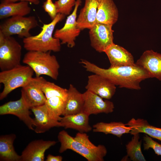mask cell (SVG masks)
Instances as JSON below:
<instances>
[{
  "label": "cell",
  "mask_w": 161,
  "mask_h": 161,
  "mask_svg": "<svg viewBox=\"0 0 161 161\" xmlns=\"http://www.w3.org/2000/svg\"><path fill=\"white\" fill-rule=\"evenodd\" d=\"M80 63L87 71L102 76L120 88L140 89V82L150 78L146 71L136 63L129 66H110L108 69L100 67L83 59L81 60Z\"/></svg>",
  "instance_id": "6da1fadb"
},
{
  "label": "cell",
  "mask_w": 161,
  "mask_h": 161,
  "mask_svg": "<svg viewBox=\"0 0 161 161\" xmlns=\"http://www.w3.org/2000/svg\"><path fill=\"white\" fill-rule=\"evenodd\" d=\"M86 133L78 132L75 137L70 136L64 130L58 133V138L61 146L59 150L61 153L67 149L72 150L86 158L88 161H103L107 153L105 146H96L89 139Z\"/></svg>",
  "instance_id": "7a4b0ae2"
},
{
  "label": "cell",
  "mask_w": 161,
  "mask_h": 161,
  "mask_svg": "<svg viewBox=\"0 0 161 161\" xmlns=\"http://www.w3.org/2000/svg\"><path fill=\"white\" fill-rule=\"evenodd\" d=\"M65 17L64 14L58 13L50 23L44 24L39 34L35 36L23 38L24 48L28 51L59 52L61 49V41L55 38L53 36V33L56 25Z\"/></svg>",
  "instance_id": "3957f363"
},
{
  "label": "cell",
  "mask_w": 161,
  "mask_h": 161,
  "mask_svg": "<svg viewBox=\"0 0 161 161\" xmlns=\"http://www.w3.org/2000/svg\"><path fill=\"white\" fill-rule=\"evenodd\" d=\"M51 52L28 51L24 56L22 62L32 68L36 77L44 75L57 80L60 66L56 57L51 55Z\"/></svg>",
  "instance_id": "277c9868"
},
{
  "label": "cell",
  "mask_w": 161,
  "mask_h": 161,
  "mask_svg": "<svg viewBox=\"0 0 161 161\" xmlns=\"http://www.w3.org/2000/svg\"><path fill=\"white\" fill-rule=\"evenodd\" d=\"M34 72L28 66L20 64L11 69L1 71L0 83L3 89L0 94L1 100L15 89L22 87L28 83L33 78Z\"/></svg>",
  "instance_id": "5b68a950"
},
{
  "label": "cell",
  "mask_w": 161,
  "mask_h": 161,
  "mask_svg": "<svg viewBox=\"0 0 161 161\" xmlns=\"http://www.w3.org/2000/svg\"><path fill=\"white\" fill-rule=\"evenodd\" d=\"M21 46L12 36L0 32V68L1 71L9 70L20 64Z\"/></svg>",
  "instance_id": "8992f818"
},
{
  "label": "cell",
  "mask_w": 161,
  "mask_h": 161,
  "mask_svg": "<svg viewBox=\"0 0 161 161\" xmlns=\"http://www.w3.org/2000/svg\"><path fill=\"white\" fill-rule=\"evenodd\" d=\"M38 25L34 16H14L7 19L0 25V32L6 36L17 35L20 38H26L32 36L30 31Z\"/></svg>",
  "instance_id": "52a82bcc"
},
{
  "label": "cell",
  "mask_w": 161,
  "mask_h": 161,
  "mask_svg": "<svg viewBox=\"0 0 161 161\" xmlns=\"http://www.w3.org/2000/svg\"><path fill=\"white\" fill-rule=\"evenodd\" d=\"M81 3V0H76L73 11L67 16L64 26L56 29L54 34L55 38L60 40L61 44H66L69 48L75 46L76 38L81 30L78 26L76 21L77 10Z\"/></svg>",
  "instance_id": "ba28073f"
},
{
  "label": "cell",
  "mask_w": 161,
  "mask_h": 161,
  "mask_svg": "<svg viewBox=\"0 0 161 161\" xmlns=\"http://www.w3.org/2000/svg\"><path fill=\"white\" fill-rule=\"evenodd\" d=\"M112 25L96 23L89 30L91 45L96 51L104 52L113 44Z\"/></svg>",
  "instance_id": "9c48e42d"
},
{
  "label": "cell",
  "mask_w": 161,
  "mask_h": 161,
  "mask_svg": "<svg viewBox=\"0 0 161 161\" xmlns=\"http://www.w3.org/2000/svg\"><path fill=\"white\" fill-rule=\"evenodd\" d=\"M30 108L21 97L18 100L10 101L0 106V115L10 114L15 115L22 121L29 129L34 130L35 123L30 117Z\"/></svg>",
  "instance_id": "30bf717a"
},
{
  "label": "cell",
  "mask_w": 161,
  "mask_h": 161,
  "mask_svg": "<svg viewBox=\"0 0 161 161\" xmlns=\"http://www.w3.org/2000/svg\"><path fill=\"white\" fill-rule=\"evenodd\" d=\"M83 95L84 99L83 112L89 116L100 113L108 114L113 112L114 104L109 100H104L99 96L87 90Z\"/></svg>",
  "instance_id": "8fae6325"
},
{
  "label": "cell",
  "mask_w": 161,
  "mask_h": 161,
  "mask_svg": "<svg viewBox=\"0 0 161 161\" xmlns=\"http://www.w3.org/2000/svg\"><path fill=\"white\" fill-rule=\"evenodd\" d=\"M85 88L107 100L112 97L116 90V85L113 83L105 77L96 74L88 76Z\"/></svg>",
  "instance_id": "7c38bea8"
},
{
  "label": "cell",
  "mask_w": 161,
  "mask_h": 161,
  "mask_svg": "<svg viewBox=\"0 0 161 161\" xmlns=\"http://www.w3.org/2000/svg\"><path fill=\"white\" fill-rule=\"evenodd\" d=\"M56 143L55 141L35 140L29 143L22 151L21 161H44L46 151Z\"/></svg>",
  "instance_id": "4fadbf2b"
},
{
  "label": "cell",
  "mask_w": 161,
  "mask_h": 161,
  "mask_svg": "<svg viewBox=\"0 0 161 161\" xmlns=\"http://www.w3.org/2000/svg\"><path fill=\"white\" fill-rule=\"evenodd\" d=\"M136 64L143 67L150 78L161 80V54L152 50L145 51Z\"/></svg>",
  "instance_id": "5bb4252c"
},
{
  "label": "cell",
  "mask_w": 161,
  "mask_h": 161,
  "mask_svg": "<svg viewBox=\"0 0 161 161\" xmlns=\"http://www.w3.org/2000/svg\"><path fill=\"white\" fill-rule=\"evenodd\" d=\"M35 116L33 118L37 133H44L51 128L55 127H62L60 121L53 119L50 116L45 104L33 107L30 109Z\"/></svg>",
  "instance_id": "9a60e30c"
},
{
  "label": "cell",
  "mask_w": 161,
  "mask_h": 161,
  "mask_svg": "<svg viewBox=\"0 0 161 161\" xmlns=\"http://www.w3.org/2000/svg\"><path fill=\"white\" fill-rule=\"evenodd\" d=\"M97 0H85L83 7L77 18L78 27L81 30H90L96 23Z\"/></svg>",
  "instance_id": "2e32d148"
},
{
  "label": "cell",
  "mask_w": 161,
  "mask_h": 161,
  "mask_svg": "<svg viewBox=\"0 0 161 161\" xmlns=\"http://www.w3.org/2000/svg\"><path fill=\"white\" fill-rule=\"evenodd\" d=\"M112 66H120L134 64L132 54L126 49L114 43L104 52Z\"/></svg>",
  "instance_id": "e0dca14e"
},
{
  "label": "cell",
  "mask_w": 161,
  "mask_h": 161,
  "mask_svg": "<svg viewBox=\"0 0 161 161\" xmlns=\"http://www.w3.org/2000/svg\"><path fill=\"white\" fill-rule=\"evenodd\" d=\"M118 17V9L113 0H97L96 23L113 25Z\"/></svg>",
  "instance_id": "ac0fdd59"
},
{
  "label": "cell",
  "mask_w": 161,
  "mask_h": 161,
  "mask_svg": "<svg viewBox=\"0 0 161 161\" xmlns=\"http://www.w3.org/2000/svg\"><path fill=\"white\" fill-rule=\"evenodd\" d=\"M21 92V97L30 109L44 104L47 99L40 88L32 78L28 83L22 87Z\"/></svg>",
  "instance_id": "d6986e66"
},
{
  "label": "cell",
  "mask_w": 161,
  "mask_h": 161,
  "mask_svg": "<svg viewBox=\"0 0 161 161\" xmlns=\"http://www.w3.org/2000/svg\"><path fill=\"white\" fill-rule=\"evenodd\" d=\"M89 116L83 112L63 116L60 121L62 127L65 129H71L81 133L91 131L92 127L89 123Z\"/></svg>",
  "instance_id": "ffe728a7"
},
{
  "label": "cell",
  "mask_w": 161,
  "mask_h": 161,
  "mask_svg": "<svg viewBox=\"0 0 161 161\" xmlns=\"http://www.w3.org/2000/svg\"><path fill=\"white\" fill-rule=\"evenodd\" d=\"M84 104L83 93L80 92L73 85L70 84L62 115L75 114L83 112Z\"/></svg>",
  "instance_id": "44dd1931"
},
{
  "label": "cell",
  "mask_w": 161,
  "mask_h": 161,
  "mask_svg": "<svg viewBox=\"0 0 161 161\" xmlns=\"http://www.w3.org/2000/svg\"><path fill=\"white\" fill-rule=\"evenodd\" d=\"M31 10L29 2L27 1L15 3L3 1L0 4V19L16 16H25L30 14Z\"/></svg>",
  "instance_id": "7402d4cb"
},
{
  "label": "cell",
  "mask_w": 161,
  "mask_h": 161,
  "mask_svg": "<svg viewBox=\"0 0 161 161\" xmlns=\"http://www.w3.org/2000/svg\"><path fill=\"white\" fill-rule=\"evenodd\" d=\"M126 125L131 128V134L144 133L161 141V128L149 124L145 120L132 118Z\"/></svg>",
  "instance_id": "603a6c76"
},
{
  "label": "cell",
  "mask_w": 161,
  "mask_h": 161,
  "mask_svg": "<svg viewBox=\"0 0 161 161\" xmlns=\"http://www.w3.org/2000/svg\"><path fill=\"white\" fill-rule=\"evenodd\" d=\"M16 137V135L13 134L0 136V161H21V155L16 152L13 146Z\"/></svg>",
  "instance_id": "cb8c5ba5"
},
{
  "label": "cell",
  "mask_w": 161,
  "mask_h": 161,
  "mask_svg": "<svg viewBox=\"0 0 161 161\" xmlns=\"http://www.w3.org/2000/svg\"><path fill=\"white\" fill-rule=\"evenodd\" d=\"M94 132H102L107 134H111L120 138L124 134L130 133L131 127L121 122L98 123L93 126Z\"/></svg>",
  "instance_id": "d4e9b609"
},
{
  "label": "cell",
  "mask_w": 161,
  "mask_h": 161,
  "mask_svg": "<svg viewBox=\"0 0 161 161\" xmlns=\"http://www.w3.org/2000/svg\"><path fill=\"white\" fill-rule=\"evenodd\" d=\"M32 79L40 88L47 99L58 96L66 100L68 89L61 87L53 83L47 81L42 77H33Z\"/></svg>",
  "instance_id": "484cf974"
},
{
  "label": "cell",
  "mask_w": 161,
  "mask_h": 161,
  "mask_svg": "<svg viewBox=\"0 0 161 161\" xmlns=\"http://www.w3.org/2000/svg\"><path fill=\"white\" fill-rule=\"evenodd\" d=\"M66 100L58 96L47 99L45 104L50 117L53 119L60 121L64 109Z\"/></svg>",
  "instance_id": "4316f807"
},
{
  "label": "cell",
  "mask_w": 161,
  "mask_h": 161,
  "mask_svg": "<svg viewBox=\"0 0 161 161\" xmlns=\"http://www.w3.org/2000/svg\"><path fill=\"white\" fill-rule=\"evenodd\" d=\"M131 141L126 145L127 157L133 161H145L141 149L142 141L139 140V133L133 135Z\"/></svg>",
  "instance_id": "83f0119b"
},
{
  "label": "cell",
  "mask_w": 161,
  "mask_h": 161,
  "mask_svg": "<svg viewBox=\"0 0 161 161\" xmlns=\"http://www.w3.org/2000/svg\"><path fill=\"white\" fill-rule=\"evenodd\" d=\"M76 0H58L54 4L56 8L58 13L69 15L75 6Z\"/></svg>",
  "instance_id": "f1b7e54d"
},
{
  "label": "cell",
  "mask_w": 161,
  "mask_h": 161,
  "mask_svg": "<svg viewBox=\"0 0 161 161\" xmlns=\"http://www.w3.org/2000/svg\"><path fill=\"white\" fill-rule=\"evenodd\" d=\"M144 150H148L150 148L152 149L155 154L161 155V144L154 141L148 135L145 134L143 138Z\"/></svg>",
  "instance_id": "f546056e"
},
{
  "label": "cell",
  "mask_w": 161,
  "mask_h": 161,
  "mask_svg": "<svg viewBox=\"0 0 161 161\" xmlns=\"http://www.w3.org/2000/svg\"><path fill=\"white\" fill-rule=\"evenodd\" d=\"M42 7L45 11L48 14L52 20L55 18L58 13L55 5L52 0H46L44 2Z\"/></svg>",
  "instance_id": "4dcf8cb0"
},
{
  "label": "cell",
  "mask_w": 161,
  "mask_h": 161,
  "mask_svg": "<svg viewBox=\"0 0 161 161\" xmlns=\"http://www.w3.org/2000/svg\"><path fill=\"white\" fill-rule=\"evenodd\" d=\"M63 160V157L61 156H53L49 154L48 155L46 160V161H61Z\"/></svg>",
  "instance_id": "1f68e13d"
},
{
  "label": "cell",
  "mask_w": 161,
  "mask_h": 161,
  "mask_svg": "<svg viewBox=\"0 0 161 161\" xmlns=\"http://www.w3.org/2000/svg\"><path fill=\"white\" fill-rule=\"evenodd\" d=\"M2 1H5L10 2H15L17 1H25L30 2L35 5H38L40 3L39 0H2Z\"/></svg>",
  "instance_id": "d6a6232c"
},
{
  "label": "cell",
  "mask_w": 161,
  "mask_h": 161,
  "mask_svg": "<svg viewBox=\"0 0 161 161\" xmlns=\"http://www.w3.org/2000/svg\"><path fill=\"white\" fill-rule=\"evenodd\" d=\"M48 0V1H51L52 0Z\"/></svg>",
  "instance_id": "836d02e7"
}]
</instances>
